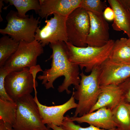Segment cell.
Listing matches in <instances>:
<instances>
[{
	"mask_svg": "<svg viewBox=\"0 0 130 130\" xmlns=\"http://www.w3.org/2000/svg\"><path fill=\"white\" fill-rule=\"evenodd\" d=\"M65 25L68 42L78 47L87 46L86 41L90 22L86 11L80 7L75 9L67 17Z\"/></svg>",
	"mask_w": 130,
	"mask_h": 130,
	"instance_id": "52a82bcc",
	"label": "cell"
},
{
	"mask_svg": "<svg viewBox=\"0 0 130 130\" xmlns=\"http://www.w3.org/2000/svg\"><path fill=\"white\" fill-rule=\"evenodd\" d=\"M61 127L65 130H121L117 128L110 130L103 129L92 125H90L87 127H83L75 124L68 115L65 117Z\"/></svg>",
	"mask_w": 130,
	"mask_h": 130,
	"instance_id": "603a6c76",
	"label": "cell"
},
{
	"mask_svg": "<svg viewBox=\"0 0 130 130\" xmlns=\"http://www.w3.org/2000/svg\"><path fill=\"white\" fill-rule=\"evenodd\" d=\"M126 104L130 110V104L126 103Z\"/></svg>",
	"mask_w": 130,
	"mask_h": 130,
	"instance_id": "f546056e",
	"label": "cell"
},
{
	"mask_svg": "<svg viewBox=\"0 0 130 130\" xmlns=\"http://www.w3.org/2000/svg\"><path fill=\"white\" fill-rule=\"evenodd\" d=\"M106 7L105 2L100 0H81L80 7L87 11L102 14Z\"/></svg>",
	"mask_w": 130,
	"mask_h": 130,
	"instance_id": "7402d4cb",
	"label": "cell"
},
{
	"mask_svg": "<svg viewBox=\"0 0 130 130\" xmlns=\"http://www.w3.org/2000/svg\"><path fill=\"white\" fill-rule=\"evenodd\" d=\"M8 74L5 70L0 68V98L13 101L7 94L4 86V80Z\"/></svg>",
	"mask_w": 130,
	"mask_h": 130,
	"instance_id": "cb8c5ba5",
	"label": "cell"
},
{
	"mask_svg": "<svg viewBox=\"0 0 130 130\" xmlns=\"http://www.w3.org/2000/svg\"><path fill=\"white\" fill-rule=\"evenodd\" d=\"M16 102L17 108L13 125L14 129L44 130L47 128L42 121L38 106L31 94L22 97Z\"/></svg>",
	"mask_w": 130,
	"mask_h": 130,
	"instance_id": "277c9868",
	"label": "cell"
},
{
	"mask_svg": "<svg viewBox=\"0 0 130 130\" xmlns=\"http://www.w3.org/2000/svg\"><path fill=\"white\" fill-rule=\"evenodd\" d=\"M50 19L46 20V25L41 29L39 26L35 32V40L43 46L58 41H68L66 28L67 17L53 14Z\"/></svg>",
	"mask_w": 130,
	"mask_h": 130,
	"instance_id": "ba28073f",
	"label": "cell"
},
{
	"mask_svg": "<svg viewBox=\"0 0 130 130\" xmlns=\"http://www.w3.org/2000/svg\"><path fill=\"white\" fill-rule=\"evenodd\" d=\"M6 3H9V5H13L17 10L18 16L24 18L28 15H26L28 11L33 10L36 14L38 13L41 6L39 0H3Z\"/></svg>",
	"mask_w": 130,
	"mask_h": 130,
	"instance_id": "ffe728a7",
	"label": "cell"
},
{
	"mask_svg": "<svg viewBox=\"0 0 130 130\" xmlns=\"http://www.w3.org/2000/svg\"><path fill=\"white\" fill-rule=\"evenodd\" d=\"M103 14L104 17L106 20L110 21L114 20V13L112 8L109 7H106L104 10Z\"/></svg>",
	"mask_w": 130,
	"mask_h": 130,
	"instance_id": "484cf974",
	"label": "cell"
},
{
	"mask_svg": "<svg viewBox=\"0 0 130 130\" xmlns=\"http://www.w3.org/2000/svg\"><path fill=\"white\" fill-rule=\"evenodd\" d=\"M90 22L89 32L86 41L87 46H103L109 40V27L103 14L87 11Z\"/></svg>",
	"mask_w": 130,
	"mask_h": 130,
	"instance_id": "8fae6325",
	"label": "cell"
},
{
	"mask_svg": "<svg viewBox=\"0 0 130 130\" xmlns=\"http://www.w3.org/2000/svg\"><path fill=\"white\" fill-rule=\"evenodd\" d=\"M112 116L117 128L121 130H130V110L123 100L112 110Z\"/></svg>",
	"mask_w": 130,
	"mask_h": 130,
	"instance_id": "ac0fdd59",
	"label": "cell"
},
{
	"mask_svg": "<svg viewBox=\"0 0 130 130\" xmlns=\"http://www.w3.org/2000/svg\"><path fill=\"white\" fill-rule=\"evenodd\" d=\"M19 42L8 35L0 39V67L15 52L19 46Z\"/></svg>",
	"mask_w": 130,
	"mask_h": 130,
	"instance_id": "d6986e66",
	"label": "cell"
},
{
	"mask_svg": "<svg viewBox=\"0 0 130 130\" xmlns=\"http://www.w3.org/2000/svg\"><path fill=\"white\" fill-rule=\"evenodd\" d=\"M114 41L110 39L106 44L100 47H78L68 41L65 43L70 61L78 65L82 70L84 68L85 72L88 73L109 58Z\"/></svg>",
	"mask_w": 130,
	"mask_h": 130,
	"instance_id": "7a4b0ae2",
	"label": "cell"
},
{
	"mask_svg": "<svg viewBox=\"0 0 130 130\" xmlns=\"http://www.w3.org/2000/svg\"><path fill=\"white\" fill-rule=\"evenodd\" d=\"M41 6L39 17L47 19L51 15L57 14L67 17L80 7L81 0H39Z\"/></svg>",
	"mask_w": 130,
	"mask_h": 130,
	"instance_id": "7c38bea8",
	"label": "cell"
},
{
	"mask_svg": "<svg viewBox=\"0 0 130 130\" xmlns=\"http://www.w3.org/2000/svg\"><path fill=\"white\" fill-rule=\"evenodd\" d=\"M0 130H13V125L0 120Z\"/></svg>",
	"mask_w": 130,
	"mask_h": 130,
	"instance_id": "4316f807",
	"label": "cell"
},
{
	"mask_svg": "<svg viewBox=\"0 0 130 130\" xmlns=\"http://www.w3.org/2000/svg\"><path fill=\"white\" fill-rule=\"evenodd\" d=\"M101 91L97 76L77 99L78 103L73 117H80L89 113L97 102Z\"/></svg>",
	"mask_w": 130,
	"mask_h": 130,
	"instance_id": "5bb4252c",
	"label": "cell"
},
{
	"mask_svg": "<svg viewBox=\"0 0 130 130\" xmlns=\"http://www.w3.org/2000/svg\"><path fill=\"white\" fill-rule=\"evenodd\" d=\"M47 127L52 129L53 130H65L61 127L52 124H47Z\"/></svg>",
	"mask_w": 130,
	"mask_h": 130,
	"instance_id": "f1b7e54d",
	"label": "cell"
},
{
	"mask_svg": "<svg viewBox=\"0 0 130 130\" xmlns=\"http://www.w3.org/2000/svg\"><path fill=\"white\" fill-rule=\"evenodd\" d=\"M43 47L35 40L30 43L21 41L15 52L0 68L8 73L35 66L38 57L44 53Z\"/></svg>",
	"mask_w": 130,
	"mask_h": 130,
	"instance_id": "5b68a950",
	"label": "cell"
},
{
	"mask_svg": "<svg viewBox=\"0 0 130 130\" xmlns=\"http://www.w3.org/2000/svg\"><path fill=\"white\" fill-rule=\"evenodd\" d=\"M123 5L127 9L130 16V0H121ZM127 43L130 46V38L127 39Z\"/></svg>",
	"mask_w": 130,
	"mask_h": 130,
	"instance_id": "83f0119b",
	"label": "cell"
},
{
	"mask_svg": "<svg viewBox=\"0 0 130 130\" xmlns=\"http://www.w3.org/2000/svg\"><path fill=\"white\" fill-rule=\"evenodd\" d=\"M49 45L52 50L50 58L52 59L51 67L45 69L37 78L48 89L54 88V81L59 77L64 76L63 82L58 86V90L60 93L65 91L69 94L71 92L68 89L69 87L72 84L75 88L80 83L79 67L69 60L68 49L65 42L59 41Z\"/></svg>",
	"mask_w": 130,
	"mask_h": 130,
	"instance_id": "6da1fadb",
	"label": "cell"
},
{
	"mask_svg": "<svg viewBox=\"0 0 130 130\" xmlns=\"http://www.w3.org/2000/svg\"><path fill=\"white\" fill-rule=\"evenodd\" d=\"M118 86L122 91L123 100L130 104V77Z\"/></svg>",
	"mask_w": 130,
	"mask_h": 130,
	"instance_id": "d4e9b609",
	"label": "cell"
},
{
	"mask_svg": "<svg viewBox=\"0 0 130 130\" xmlns=\"http://www.w3.org/2000/svg\"><path fill=\"white\" fill-rule=\"evenodd\" d=\"M70 118L79 124L86 123L103 129L110 130L117 127L113 119L111 110L106 107L101 108L81 117H71Z\"/></svg>",
	"mask_w": 130,
	"mask_h": 130,
	"instance_id": "4fadbf2b",
	"label": "cell"
},
{
	"mask_svg": "<svg viewBox=\"0 0 130 130\" xmlns=\"http://www.w3.org/2000/svg\"><path fill=\"white\" fill-rule=\"evenodd\" d=\"M130 77V64L114 62L109 58L99 66V80L100 86L118 85Z\"/></svg>",
	"mask_w": 130,
	"mask_h": 130,
	"instance_id": "9c48e42d",
	"label": "cell"
},
{
	"mask_svg": "<svg viewBox=\"0 0 130 130\" xmlns=\"http://www.w3.org/2000/svg\"><path fill=\"white\" fill-rule=\"evenodd\" d=\"M17 108L16 102L0 98V120L13 125L15 121Z\"/></svg>",
	"mask_w": 130,
	"mask_h": 130,
	"instance_id": "44dd1931",
	"label": "cell"
},
{
	"mask_svg": "<svg viewBox=\"0 0 130 130\" xmlns=\"http://www.w3.org/2000/svg\"><path fill=\"white\" fill-rule=\"evenodd\" d=\"M101 91L95 105L89 113L103 107L112 110L123 100L122 91L118 85L110 84L100 86Z\"/></svg>",
	"mask_w": 130,
	"mask_h": 130,
	"instance_id": "9a60e30c",
	"label": "cell"
},
{
	"mask_svg": "<svg viewBox=\"0 0 130 130\" xmlns=\"http://www.w3.org/2000/svg\"><path fill=\"white\" fill-rule=\"evenodd\" d=\"M128 39L122 38L114 41L109 58L114 62L130 64V46Z\"/></svg>",
	"mask_w": 130,
	"mask_h": 130,
	"instance_id": "e0dca14e",
	"label": "cell"
},
{
	"mask_svg": "<svg viewBox=\"0 0 130 130\" xmlns=\"http://www.w3.org/2000/svg\"><path fill=\"white\" fill-rule=\"evenodd\" d=\"M40 18L34 17L32 14L21 18L17 11L11 10L6 17V26L0 29V33L7 34L19 42L24 41L31 42L35 40L36 31L40 22Z\"/></svg>",
	"mask_w": 130,
	"mask_h": 130,
	"instance_id": "3957f363",
	"label": "cell"
},
{
	"mask_svg": "<svg viewBox=\"0 0 130 130\" xmlns=\"http://www.w3.org/2000/svg\"><path fill=\"white\" fill-rule=\"evenodd\" d=\"M108 1L114 13L113 28L116 31H123L130 38V16L127 9L119 0Z\"/></svg>",
	"mask_w": 130,
	"mask_h": 130,
	"instance_id": "2e32d148",
	"label": "cell"
},
{
	"mask_svg": "<svg viewBox=\"0 0 130 130\" xmlns=\"http://www.w3.org/2000/svg\"><path fill=\"white\" fill-rule=\"evenodd\" d=\"M34 90V99L38 106L42 121L45 124H52L61 126L65 113L71 109L77 107V104L75 102L72 94L69 99L62 104L47 106L39 102L37 97L36 89Z\"/></svg>",
	"mask_w": 130,
	"mask_h": 130,
	"instance_id": "30bf717a",
	"label": "cell"
},
{
	"mask_svg": "<svg viewBox=\"0 0 130 130\" xmlns=\"http://www.w3.org/2000/svg\"><path fill=\"white\" fill-rule=\"evenodd\" d=\"M13 130H14V129H13Z\"/></svg>",
	"mask_w": 130,
	"mask_h": 130,
	"instance_id": "1f68e13d",
	"label": "cell"
},
{
	"mask_svg": "<svg viewBox=\"0 0 130 130\" xmlns=\"http://www.w3.org/2000/svg\"><path fill=\"white\" fill-rule=\"evenodd\" d=\"M44 130H51L49 129V128H48L47 127V128H46V129H45Z\"/></svg>",
	"mask_w": 130,
	"mask_h": 130,
	"instance_id": "4dcf8cb0",
	"label": "cell"
},
{
	"mask_svg": "<svg viewBox=\"0 0 130 130\" xmlns=\"http://www.w3.org/2000/svg\"><path fill=\"white\" fill-rule=\"evenodd\" d=\"M37 73L31 71L30 68L13 71L8 73L4 80L6 92L14 102L22 97L31 94L37 86L36 80Z\"/></svg>",
	"mask_w": 130,
	"mask_h": 130,
	"instance_id": "8992f818",
	"label": "cell"
}]
</instances>
